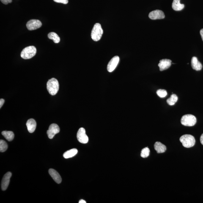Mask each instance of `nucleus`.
Masks as SVG:
<instances>
[{
	"instance_id": "1",
	"label": "nucleus",
	"mask_w": 203,
	"mask_h": 203,
	"mask_svg": "<svg viewBox=\"0 0 203 203\" xmlns=\"http://www.w3.org/2000/svg\"><path fill=\"white\" fill-rule=\"evenodd\" d=\"M47 89L51 95H56L59 89V84L58 80L55 78H52L49 80L47 83Z\"/></svg>"
},
{
	"instance_id": "2",
	"label": "nucleus",
	"mask_w": 203,
	"mask_h": 203,
	"mask_svg": "<svg viewBox=\"0 0 203 203\" xmlns=\"http://www.w3.org/2000/svg\"><path fill=\"white\" fill-rule=\"evenodd\" d=\"M103 30L100 23H96L94 25L91 32V37L94 41L97 42L101 39Z\"/></svg>"
},
{
	"instance_id": "3",
	"label": "nucleus",
	"mask_w": 203,
	"mask_h": 203,
	"mask_svg": "<svg viewBox=\"0 0 203 203\" xmlns=\"http://www.w3.org/2000/svg\"><path fill=\"white\" fill-rule=\"evenodd\" d=\"M179 140L182 143V145L186 148L193 147L195 144L194 137L191 135L185 134L182 135Z\"/></svg>"
},
{
	"instance_id": "4",
	"label": "nucleus",
	"mask_w": 203,
	"mask_h": 203,
	"mask_svg": "<svg viewBox=\"0 0 203 203\" xmlns=\"http://www.w3.org/2000/svg\"><path fill=\"white\" fill-rule=\"evenodd\" d=\"M37 52V49L34 46L26 47L22 51L20 56L23 59H31L35 56Z\"/></svg>"
},
{
	"instance_id": "5",
	"label": "nucleus",
	"mask_w": 203,
	"mask_h": 203,
	"mask_svg": "<svg viewBox=\"0 0 203 203\" xmlns=\"http://www.w3.org/2000/svg\"><path fill=\"white\" fill-rule=\"evenodd\" d=\"M196 119L191 114H186L182 116L181 119V123L185 126L192 127L196 124Z\"/></svg>"
},
{
	"instance_id": "6",
	"label": "nucleus",
	"mask_w": 203,
	"mask_h": 203,
	"mask_svg": "<svg viewBox=\"0 0 203 203\" xmlns=\"http://www.w3.org/2000/svg\"><path fill=\"white\" fill-rule=\"evenodd\" d=\"M77 138L78 141L81 144H86L89 141V137L86 134V130L83 127H81L78 130Z\"/></svg>"
},
{
	"instance_id": "7",
	"label": "nucleus",
	"mask_w": 203,
	"mask_h": 203,
	"mask_svg": "<svg viewBox=\"0 0 203 203\" xmlns=\"http://www.w3.org/2000/svg\"><path fill=\"white\" fill-rule=\"evenodd\" d=\"M42 26V23L40 20L32 19L28 21L26 24V27L29 31L34 30L40 28Z\"/></svg>"
},
{
	"instance_id": "8",
	"label": "nucleus",
	"mask_w": 203,
	"mask_h": 203,
	"mask_svg": "<svg viewBox=\"0 0 203 203\" xmlns=\"http://www.w3.org/2000/svg\"><path fill=\"white\" fill-rule=\"evenodd\" d=\"M60 131L59 127L57 124L53 123L50 126L47 133L48 137L50 139H52L55 135L59 133Z\"/></svg>"
},
{
	"instance_id": "9",
	"label": "nucleus",
	"mask_w": 203,
	"mask_h": 203,
	"mask_svg": "<svg viewBox=\"0 0 203 203\" xmlns=\"http://www.w3.org/2000/svg\"><path fill=\"white\" fill-rule=\"evenodd\" d=\"M119 57L117 56H115L111 59L108 63L107 67L108 72H111L115 70L119 64Z\"/></svg>"
},
{
	"instance_id": "10",
	"label": "nucleus",
	"mask_w": 203,
	"mask_h": 203,
	"mask_svg": "<svg viewBox=\"0 0 203 203\" xmlns=\"http://www.w3.org/2000/svg\"><path fill=\"white\" fill-rule=\"evenodd\" d=\"M165 15L163 11L155 10L149 13V17L152 20L161 19L165 18Z\"/></svg>"
},
{
	"instance_id": "11",
	"label": "nucleus",
	"mask_w": 203,
	"mask_h": 203,
	"mask_svg": "<svg viewBox=\"0 0 203 203\" xmlns=\"http://www.w3.org/2000/svg\"><path fill=\"white\" fill-rule=\"evenodd\" d=\"M12 173L8 172L6 173L3 177L1 182V188L3 191L7 190L10 178L12 177Z\"/></svg>"
},
{
	"instance_id": "12",
	"label": "nucleus",
	"mask_w": 203,
	"mask_h": 203,
	"mask_svg": "<svg viewBox=\"0 0 203 203\" xmlns=\"http://www.w3.org/2000/svg\"><path fill=\"white\" fill-rule=\"evenodd\" d=\"M171 61L169 59H162L160 61L158 66L160 67V70L161 71L167 70L171 66Z\"/></svg>"
},
{
	"instance_id": "13",
	"label": "nucleus",
	"mask_w": 203,
	"mask_h": 203,
	"mask_svg": "<svg viewBox=\"0 0 203 203\" xmlns=\"http://www.w3.org/2000/svg\"><path fill=\"white\" fill-rule=\"evenodd\" d=\"M49 173L55 182L57 184L61 183L62 179L60 175L56 170L52 169H50L49 170Z\"/></svg>"
},
{
	"instance_id": "14",
	"label": "nucleus",
	"mask_w": 203,
	"mask_h": 203,
	"mask_svg": "<svg viewBox=\"0 0 203 203\" xmlns=\"http://www.w3.org/2000/svg\"><path fill=\"white\" fill-rule=\"evenodd\" d=\"M26 126L27 127L28 131L29 133H34L36 130V122L35 120L32 119H31L28 120L26 122Z\"/></svg>"
},
{
	"instance_id": "15",
	"label": "nucleus",
	"mask_w": 203,
	"mask_h": 203,
	"mask_svg": "<svg viewBox=\"0 0 203 203\" xmlns=\"http://www.w3.org/2000/svg\"><path fill=\"white\" fill-rule=\"evenodd\" d=\"M191 65L192 68L196 71L201 70L202 69V64L198 60L197 58L195 56L192 58Z\"/></svg>"
},
{
	"instance_id": "16",
	"label": "nucleus",
	"mask_w": 203,
	"mask_h": 203,
	"mask_svg": "<svg viewBox=\"0 0 203 203\" xmlns=\"http://www.w3.org/2000/svg\"><path fill=\"white\" fill-rule=\"evenodd\" d=\"M154 149L156 151L157 153H163L166 150V146L161 142H156L154 144Z\"/></svg>"
},
{
	"instance_id": "17",
	"label": "nucleus",
	"mask_w": 203,
	"mask_h": 203,
	"mask_svg": "<svg viewBox=\"0 0 203 203\" xmlns=\"http://www.w3.org/2000/svg\"><path fill=\"white\" fill-rule=\"evenodd\" d=\"M180 0H174L172 4V8L174 10L179 11L182 10L184 7V5L181 4Z\"/></svg>"
},
{
	"instance_id": "18",
	"label": "nucleus",
	"mask_w": 203,
	"mask_h": 203,
	"mask_svg": "<svg viewBox=\"0 0 203 203\" xmlns=\"http://www.w3.org/2000/svg\"><path fill=\"white\" fill-rule=\"evenodd\" d=\"M78 151L76 149H70L67 151L66 152L63 154V157L66 159L72 158L78 153Z\"/></svg>"
},
{
	"instance_id": "19",
	"label": "nucleus",
	"mask_w": 203,
	"mask_h": 203,
	"mask_svg": "<svg viewBox=\"0 0 203 203\" xmlns=\"http://www.w3.org/2000/svg\"><path fill=\"white\" fill-rule=\"evenodd\" d=\"M2 134L8 141H12L15 137V135L12 131H4L2 133Z\"/></svg>"
},
{
	"instance_id": "20",
	"label": "nucleus",
	"mask_w": 203,
	"mask_h": 203,
	"mask_svg": "<svg viewBox=\"0 0 203 203\" xmlns=\"http://www.w3.org/2000/svg\"><path fill=\"white\" fill-rule=\"evenodd\" d=\"M48 37L49 39L53 40V42L56 43H59L60 41L59 36L56 33L54 32H50L48 34Z\"/></svg>"
},
{
	"instance_id": "21",
	"label": "nucleus",
	"mask_w": 203,
	"mask_h": 203,
	"mask_svg": "<svg viewBox=\"0 0 203 203\" xmlns=\"http://www.w3.org/2000/svg\"><path fill=\"white\" fill-rule=\"evenodd\" d=\"M178 100L177 96L175 94H172L171 97L167 100V102L170 105H174L177 102Z\"/></svg>"
},
{
	"instance_id": "22",
	"label": "nucleus",
	"mask_w": 203,
	"mask_h": 203,
	"mask_svg": "<svg viewBox=\"0 0 203 203\" xmlns=\"http://www.w3.org/2000/svg\"><path fill=\"white\" fill-rule=\"evenodd\" d=\"M8 149V144L5 141L1 140H0V151L1 152H5Z\"/></svg>"
},
{
	"instance_id": "23",
	"label": "nucleus",
	"mask_w": 203,
	"mask_h": 203,
	"mask_svg": "<svg viewBox=\"0 0 203 203\" xmlns=\"http://www.w3.org/2000/svg\"><path fill=\"white\" fill-rule=\"evenodd\" d=\"M149 154H150V150L148 148L146 147L141 151V156L142 158H147L149 155Z\"/></svg>"
},
{
	"instance_id": "24",
	"label": "nucleus",
	"mask_w": 203,
	"mask_h": 203,
	"mask_svg": "<svg viewBox=\"0 0 203 203\" xmlns=\"http://www.w3.org/2000/svg\"><path fill=\"white\" fill-rule=\"evenodd\" d=\"M157 94L161 98H164L166 97L167 94V91L164 89L158 90L157 91Z\"/></svg>"
},
{
	"instance_id": "25",
	"label": "nucleus",
	"mask_w": 203,
	"mask_h": 203,
	"mask_svg": "<svg viewBox=\"0 0 203 203\" xmlns=\"http://www.w3.org/2000/svg\"><path fill=\"white\" fill-rule=\"evenodd\" d=\"M53 1L56 2L62 3L64 4H66L69 2L68 0H53Z\"/></svg>"
},
{
	"instance_id": "26",
	"label": "nucleus",
	"mask_w": 203,
	"mask_h": 203,
	"mask_svg": "<svg viewBox=\"0 0 203 203\" xmlns=\"http://www.w3.org/2000/svg\"><path fill=\"white\" fill-rule=\"evenodd\" d=\"M2 2L5 5H7L12 2V0H1Z\"/></svg>"
},
{
	"instance_id": "27",
	"label": "nucleus",
	"mask_w": 203,
	"mask_h": 203,
	"mask_svg": "<svg viewBox=\"0 0 203 203\" xmlns=\"http://www.w3.org/2000/svg\"><path fill=\"white\" fill-rule=\"evenodd\" d=\"M5 102V100L4 99H1L0 100V108H1L2 107L3 104H4Z\"/></svg>"
},
{
	"instance_id": "28",
	"label": "nucleus",
	"mask_w": 203,
	"mask_h": 203,
	"mask_svg": "<svg viewBox=\"0 0 203 203\" xmlns=\"http://www.w3.org/2000/svg\"><path fill=\"white\" fill-rule=\"evenodd\" d=\"M200 141L201 144H202L203 145V134L202 135H201V137Z\"/></svg>"
},
{
	"instance_id": "29",
	"label": "nucleus",
	"mask_w": 203,
	"mask_h": 203,
	"mask_svg": "<svg viewBox=\"0 0 203 203\" xmlns=\"http://www.w3.org/2000/svg\"><path fill=\"white\" fill-rule=\"evenodd\" d=\"M200 34L203 41V29H201V30L200 31Z\"/></svg>"
},
{
	"instance_id": "30",
	"label": "nucleus",
	"mask_w": 203,
	"mask_h": 203,
	"mask_svg": "<svg viewBox=\"0 0 203 203\" xmlns=\"http://www.w3.org/2000/svg\"><path fill=\"white\" fill-rule=\"evenodd\" d=\"M79 203H86V201H84V200L83 199H81L79 201Z\"/></svg>"
}]
</instances>
